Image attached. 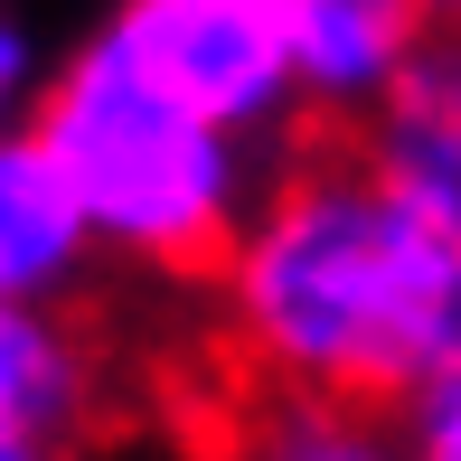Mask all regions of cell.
I'll return each mask as SVG.
<instances>
[{
	"label": "cell",
	"instance_id": "obj_1",
	"mask_svg": "<svg viewBox=\"0 0 461 461\" xmlns=\"http://www.w3.org/2000/svg\"><path fill=\"white\" fill-rule=\"evenodd\" d=\"M226 302L264 386L395 414L461 367V236L367 160L283 179L226 245Z\"/></svg>",
	"mask_w": 461,
	"mask_h": 461
},
{
	"label": "cell",
	"instance_id": "obj_2",
	"mask_svg": "<svg viewBox=\"0 0 461 461\" xmlns=\"http://www.w3.org/2000/svg\"><path fill=\"white\" fill-rule=\"evenodd\" d=\"M38 141L57 151V170L76 179L86 217L113 245H132L151 264H179V274L226 264V245L245 226L236 217V188H245L236 132L198 122L170 95H151L113 48L76 57V76L48 95Z\"/></svg>",
	"mask_w": 461,
	"mask_h": 461
},
{
	"label": "cell",
	"instance_id": "obj_3",
	"mask_svg": "<svg viewBox=\"0 0 461 461\" xmlns=\"http://www.w3.org/2000/svg\"><path fill=\"white\" fill-rule=\"evenodd\" d=\"M104 48L151 95L188 104L198 122H226V132L274 122L302 95L283 0H132Z\"/></svg>",
	"mask_w": 461,
	"mask_h": 461
},
{
	"label": "cell",
	"instance_id": "obj_4",
	"mask_svg": "<svg viewBox=\"0 0 461 461\" xmlns=\"http://www.w3.org/2000/svg\"><path fill=\"white\" fill-rule=\"evenodd\" d=\"M358 160L395 198H414L424 217H443L461 236V29H424L414 57L395 67V86L367 104Z\"/></svg>",
	"mask_w": 461,
	"mask_h": 461
},
{
	"label": "cell",
	"instance_id": "obj_5",
	"mask_svg": "<svg viewBox=\"0 0 461 461\" xmlns=\"http://www.w3.org/2000/svg\"><path fill=\"white\" fill-rule=\"evenodd\" d=\"M283 29L311 104H376L414 57L424 19L414 0H283Z\"/></svg>",
	"mask_w": 461,
	"mask_h": 461
},
{
	"label": "cell",
	"instance_id": "obj_6",
	"mask_svg": "<svg viewBox=\"0 0 461 461\" xmlns=\"http://www.w3.org/2000/svg\"><path fill=\"white\" fill-rule=\"evenodd\" d=\"M86 198L57 170L48 141H10L0 151V292H38L48 274H67L86 245Z\"/></svg>",
	"mask_w": 461,
	"mask_h": 461
},
{
	"label": "cell",
	"instance_id": "obj_7",
	"mask_svg": "<svg viewBox=\"0 0 461 461\" xmlns=\"http://www.w3.org/2000/svg\"><path fill=\"white\" fill-rule=\"evenodd\" d=\"M226 461H405V433L386 424V405L274 386L236 433H226Z\"/></svg>",
	"mask_w": 461,
	"mask_h": 461
},
{
	"label": "cell",
	"instance_id": "obj_8",
	"mask_svg": "<svg viewBox=\"0 0 461 461\" xmlns=\"http://www.w3.org/2000/svg\"><path fill=\"white\" fill-rule=\"evenodd\" d=\"M67 405H76V358L29 311H10V292H0V433H29L38 443Z\"/></svg>",
	"mask_w": 461,
	"mask_h": 461
},
{
	"label": "cell",
	"instance_id": "obj_9",
	"mask_svg": "<svg viewBox=\"0 0 461 461\" xmlns=\"http://www.w3.org/2000/svg\"><path fill=\"white\" fill-rule=\"evenodd\" d=\"M405 461H461V367L405 405Z\"/></svg>",
	"mask_w": 461,
	"mask_h": 461
},
{
	"label": "cell",
	"instance_id": "obj_10",
	"mask_svg": "<svg viewBox=\"0 0 461 461\" xmlns=\"http://www.w3.org/2000/svg\"><path fill=\"white\" fill-rule=\"evenodd\" d=\"M414 19L424 29H461V0H414Z\"/></svg>",
	"mask_w": 461,
	"mask_h": 461
},
{
	"label": "cell",
	"instance_id": "obj_11",
	"mask_svg": "<svg viewBox=\"0 0 461 461\" xmlns=\"http://www.w3.org/2000/svg\"><path fill=\"white\" fill-rule=\"evenodd\" d=\"M10 86H19V38L0 29V104H10Z\"/></svg>",
	"mask_w": 461,
	"mask_h": 461
},
{
	"label": "cell",
	"instance_id": "obj_12",
	"mask_svg": "<svg viewBox=\"0 0 461 461\" xmlns=\"http://www.w3.org/2000/svg\"><path fill=\"white\" fill-rule=\"evenodd\" d=\"M0 461H29V433H0Z\"/></svg>",
	"mask_w": 461,
	"mask_h": 461
}]
</instances>
